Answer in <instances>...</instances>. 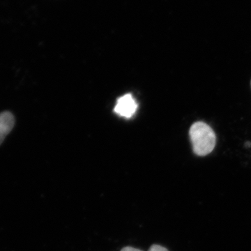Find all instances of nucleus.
<instances>
[{
	"label": "nucleus",
	"mask_w": 251,
	"mask_h": 251,
	"mask_svg": "<svg viewBox=\"0 0 251 251\" xmlns=\"http://www.w3.org/2000/svg\"><path fill=\"white\" fill-rule=\"evenodd\" d=\"M138 108L134 97L131 94H127L117 99L114 111L119 116L129 119L135 115Z\"/></svg>",
	"instance_id": "2"
},
{
	"label": "nucleus",
	"mask_w": 251,
	"mask_h": 251,
	"mask_svg": "<svg viewBox=\"0 0 251 251\" xmlns=\"http://www.w3.org/2000/svg\"></svg>",
	"instance_id": "6"
},
{
	"label": "nucleus",
	"mask_w": 251,
	"mask_h": 251,
	"mask_svg": "<svg viewBox=\"0 0 251 251\" xmlns=\"http://www.w3.org/2000/svg\"><path fill=\"white\" fill-rule=\"evenodd\" d=\"M121 251H143L140 250V249H135V248L130 247H126L123 248L122 249Z\"/></svg>",
	"instance_id": "5"
},
{
	"label": "nucleus",
	"mask_w": 251,
	"mask_h": 251,
	"mask_svg": "<svg viewBox=\"0 0 251 251\" xmlns=\"http://www.w3.org/2000/svg\"><path fill=\"white\" fill-rule=\"evenodd\" d=\"M148 251H169L166 248L158 245V244H153L150 248Z\"/></svg>",
	"instance_id": "4"
},
{
	"label": "nucleus",
	"mask_w": 251,
	"mask_h": 251,
	"mask_svg": "<svg viewBox=\"0 0 251 251\" xmlns=\"http://www.w3.org/2000/svg\"><path fill=\"white\" fill-rule=\"evenodd\" d=\"M15 125V118L13 114L9 111L0 113V145L13 130Z\"/></svg>",
	"instance_id": "3"
},
{
	"label": "nucleus",
	"mask_w": 251,
	"mask_h": 251,
	"mask_svg": "<svg viewBox=\"0 0 251 251\" xmlns=\"http://www.w3.org/2000/svg\"><path fill=\"white\" fill-rule=\"evenodd\" d=\"M189 137L193 153L205 156L215 148L216 135L212 128L204 122H196L190 127Z\"/></svg>",
	"instance_id": "1"
}]
</instances>
